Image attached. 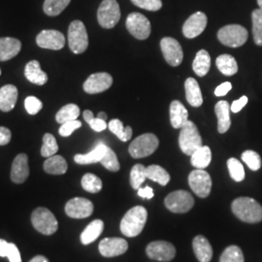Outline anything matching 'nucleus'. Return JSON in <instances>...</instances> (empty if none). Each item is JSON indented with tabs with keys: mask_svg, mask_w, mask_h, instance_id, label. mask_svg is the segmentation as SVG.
<instances>
[{
	"mask_svg": "<svg viewBox=\"0 0 262 262\" xmlns=\"http://www.w3.org/2000/svg\"><path fill=\"white\" fill-rule=\"evenodd\" d=\"M232 212L239 220L248 224H256L262 221V206L253 198H236L231 205Z\"/></svg>",
	"mask_w": 262,
	"mask_h": 262,
	"instance_id": "obj_1",
	"label": "nucleus"
},
{
	"mask_svg": "<svg viewBox=\"0 0 262 262\" xmlns=\"http://www.w3.org/2000/svg\"><path fill=\"white\" fill-rule=\"evenodd\" d=\"M148 212L143 206H135L127 211L121 222V232L125 237H136L143 231L147 223Z\"/></svg>",
	"mask_w": 262,
	"mask_h": 262,
	"instance_id": "obj_2",
	"label": "nucleus"
},
{
	"mask_svg": "<svg viewBox=\"0 0 262 262\" xmlns=\"http://www.w3.org/2000/svg\"><path fill=\"white\" fill-rule=\"evenodd\" d=\"M179 145L182 151L190 157L195 150L203 146L201 135L193 122L187 121V123L181 128L179 135Z\"/></svg>",
	"mask_w": 262,
	"mask_h": 262,
	"instance_id": "obj_3",
	"label": "nucleus"
},
{
	"mask_svg": "<svg viewBox=\"0 0 262 262\" xmlns=\"http://www.w3.org/2000/svg\"><path fill=\"white\" fill-rule=\"evenodd\" d=\"M159 145V138L155 134L145 133L131 142L128 151L133 159H143L152 155Z\"/></svg>",
	"mask_w": 262,
	"mask_h": 262,
	"instance_id": "obj_4",
	"label": "nucleus"
},
{
	"mask_svg": "<svg viewBox=\"0 0 262 262\" xmlns=\"http://www.w3.org/2000/svg\"><path fill=\"white\" fill-rule=\"evenodd\" d=\"M31 223L38 232L44 235L56 233L58 223L54 214L47 208H36L31 215Z\"/></svg>",
	"mask_w": 262,
	"mask_h": 262,
	"instance_id": "obj_5",
	"label": "nucleus"
},
{
	"mask_svg": "<svg viewBox=\"0 0 262 262\" xmlns=\"http://www.w3.org/2000/svg\"><path fill=\"white\" fill-rule=\"evenodd\" d=\"M68 44L74 54H83L89 47V36L84 23L73 20L68 28Z\"/></svg>",
	"mask_w": 262,
	"mask_h": 262,
	"instance_id": "obj_6",
	"label": "nucleus"
},
{
	"mask_svg": "<svg viewBox=\"0 0 262 262\" xmlns=\"http://www.w3.org/2000/svg\"><path fill=\"white\" fill-rule=\"evenodd\" d=\"M248 30L239 25H228L221 28L217 32V38L225 46L238 48L243 46L248 40Z\"/></svg>",
	"mask_w": 262,
	"mask_h": 262,
	"instance_id": "obj_7",
	"label": "nucleus"
},
{
	"mask_svg": "<svg viewBox=\"0 0 262 262\" xmlns=\"http://www.w3.org/2000/svg\"><path fill=\"white\" fill-rule=\"evenodd\" d=\"M121 19V9L117 0H103L97 11V19L103 28H113Z\"/></svg>",
	"mask_w": 262,
	"mask_h": 262,
	"instance_id": "obj_8",
	"label": "nucleus"
},
{
	"mask_svg": "<svg viewBox=\"0 0 262 262\" xmlns=\"http://www.w3.org/2000/svg\"><path fill=\"white\" fill-rule=\"evenodd\" d=\"M164 204L169 211L177 214H184L192 209L194 205V199L186 190H176L166 196Z\"/></svg>",
	"mask_w": 262,
	"mask_h": 262,
	"instance_id": "obj_9",
	"label": "nucleus"
},
{
	"mask_svg": "<svg viewBox=\"0 0 262 262\" xmlns=\"http://www.w3.org/2000/svg\"><path fill=\"white\" fill-rule=\"evenodd\" d=\"M188 185L197 196L206 198L212 189V179L204 169H195L188 176Z\"/></svg>",
	"mask_w": 262,
	"mask_h": 262,
	"instance_id": "obj_10",
	"label": "nucleus"
},
{
	"mask_svg": "<svg viewBox=\"0 0 262 262\" xmlns=\"http://www.w3.org/2000/svg\"><path fill=\"white\" fill-rule=\"evenodd\" d=\"M126 28L133 37L145 40L150 36V23L140 13H131L126 19Z\"/></svg>",
	"mask_w": 262,
	"mask_h": 262,
	"instance_id": "obj_11",
	"label": "nucleus"
},
{
	"mask_svg": "<svg viewBox=\"0 0 262 262\" xmlns=\"http://www.w3.org/2000/svg\"><path fill=\"white\" fill-rule=\"evenodd\" d=\"M160 49L166 62L169 66H179L184 58L183 49L176 39L164 37L160 41Z\"/></svg>",
	"mask_w": 262,
	"mask_h": 262,
	"instance_id": "obj_12",
	"label": "nucleus"
},
{
	"mask_svg": "<svg viewBox=\"0 0 262 262\" xmlns=\"http://www.w3.org/2000/svg\"><path fill=\"white\" fill-rule=\"evenodd\" d=\"M146 253L150 259L167 262L175 257L176 249L172 244L166 241H155L147 246Z\"/></svg>",
	"mask_w": 262,
	"mask_h": 262,
	"instance_id": "obj_13",
	"label": "nucleus"
},
{
	"mask_svg": "<svg viewBox=\"0 0 262 262\" xmlns=\"http://www.w3.org/2000/svg\"><path fill=\"white\" fill-rule=\"evenodd\" d=\"M66 213L72 219L89 217L94 213V204L86 198L75 197L66 203Z\"/></svg>",
	"mask_w": 262,
	"mask_h": 262,
	"instance_id": "obj_14",
	"label": "nucleus"
},
{
	"mask_svg": "<svg viewBox=\"0 0 262 262\" xmlns=\"http://www.w3.org/2000/svg\"><path fill=\"white\" fill-rule=\"evenodd\" d=\"M36 43L40 48L58 51L64 47L66 37L61 32L57 30L45 29L38 34Z\"/></svg>",
	"mask_w": 262,
	"mask_h": 262,
	"instance_id": "obj_15",
	"label": "nucleus"
},
{
	"mask_svg": "<svg viewBox=\"0 0 262 262\" xmlns=\"http://www.w3.org/2000/svg\"><path fill=\"white\" fill-rule=\"evenodd\" d=\"M112 84L113 78L110 74L106 72L94 73L84 82V91L86 94H100L110 89Z\"/></svg>",
	"mask_w": 262,
	"mask_h": 262,
	"instance_id": "obj_16",
	"label": "nucleus"
},
{
	"mask_svg": "<svg viewBox=\"0 0 262 262\" xmlns=\"http://www.w3.org/2000/svg\"><path fill=\"white\" fill-rule=\"evenodd\" d=\"M207 16L202 12H196L192 14L183 26V33L187 38L199 36L207 27Z\"/></svg>",
	"mask_w": 262,
	"mask_h": 262,
	"instance_id": "obj_17",
	"label": "nucleus"
},
{
	"mask_svg": "<svg viewBox=\"0 0 262 262\" xmlns=\"http://www.w3.org/2000/svg\"><path fill=\"white\" fill-rule=\"evenodd\" d=\"M99 253L105 257H115L123 254L128 249V243L125 239L114 237L105 238L99 243Z\"/></svg>",
	"mask_w": 262,
	"mask_h": 262,
	"instance_id": "obj_18",
	"label": "nucleus"
},
{
	"mask_svg": "<svg viewBox=\"0 0 262 262\" xmlns=\"http://www.w3.org/2000/svg\"><path fill=\"white\" fill-rule=\"evenodd\" d=\"M29 175L28 167V158L26 154L18 155L13 163L11 168V180L15 184H23L27 181Z\"/></svg>",
	"mask_w": 262,
	"mask_h": 262,
	"instance_id": "obj_19",
	"label": "nucleus"
},
{
	"mask_svg": "<svg viewBox=\"0 0 262 262\" xmlns=\"http://www.w3.org/2000/svg\"><path fill=\"white\" fill-rule=\"evenodd\" d=\"M18 99V89L13 84H6L0 89V110L10 112L14 109Z\"/></svg>",
	"mask_w": 262,
	"mask_h": 262,
	"instance_id": "obj_20",
	"label": "nucleus"
},
{
	"mask_svg": "<svg viewBox=\"0 0 262 262\" xmlns=\"http://www.w3.org/2000/svg\"><path fill=\"white\" fill-rule=\"evenodd\" d=\"M215 112L217 118V130L222 134L225 133L231 126L230 105L225 100H221L215 104Z\"/></svg>",
	"mask_w": 262,
	"mask_h": 262,
	"instance_id": "obj_21",
	"label": "nucleus"
},
{
	"mask_svg": "<svg viewBox=\"0 0 262 262\" xmlns=\"http://www.w3.org/2000/svg\"><path fill=\"white\" fill-rule=\"evenodd\" d=\"M21 49L20 41L12 37L0 38V61H6L15 57Z\"/></svg>",
	"mask_w": 262,
	"mask_h": 262,
	"instance_id": "obj_22",
	"label": "nucleus"
},
{
	"mask_svg": "<svg viewBox=\"0 0 262 262\" xmlns=\"http://www.w3.org/2000/svg\"><path fill=\"white\" fill-rule=\"evenodd\" d=\"M188 121V112L186 107L179 100L170 104V122L174 128H182Z\"/></svg>",
	"mask_w": 262,
	"mask_h": 262,
	"instance_id": "obj_23",
	"label": "nucleus"
},
{
	"mask_svg": "<svg viewBox=\"0 0 262 262\" xmlns=\"http://www.w3.org/2000/svg\"><path fill=\"white\" fill-rule=\"evenodd\" d=\"M193 252L199 262H210L213 257V249L210 242L202 235H198L192 242Z\"/></svg>",
	"mask_w": 262,
	"mask_h": 262,
	"instance_id": "obj_24",
	"label": "nucleus"
},
{
	"mask_svg": "<svg viewBox=\"0 0 262 262\" xmlns=\"http://www.w3.org/2000/svg\"><path fill=\"white\" fill-rule=\"evenodd\" d=\"M25 76L32 84L43 85L47 83V74L41 69L38 60H31L28 62L25 68Z\"/></svg>",
	"mask_w": 262,
	"mask_h": 262,
	"instance_id": "obj_25",
	"label": "nucleus"
},
{
	"mask_svg": "<svg viewBox=\"0 0 262 262\" xmlns=\"http://www.w3.org/2000/svg\"><path fill=\"white\" fill-rule=\"evenodd\" d=\"M186 97L187 102L192 107H199L203 103V97L200 86L196 80L193 78H187L185 82Z\"/></svg>",
	"mask_w": 262,
	"mask_h": 262,
	"instance_id": "obj_26",
	"label": "nucleus"
},
{
	"mask_svg": "<svg viewBox=\"0 0 262 262\" xmlns=\"http://www.w3.org/2000/svg\"><path fill=\"white\" fill-rule=\"evenodd\" d=\"M107 150V146L103 143H99L96 145V147L94 150L90 151L89 154L85 155H76L74 157V160L76 163L78 164H92V163H96V162H100V160L106 152Z\"/></svg>",
	"mask_w": 262,
	"mask_h": 262,
	"instance_id": "obj_27",
	"label": "nucleus"
},
{
	"mask_svg": "<svg viewBox=\"0 0 262 262\" xmlns=\"http://www.w3.org/2000/svg\"><path fill=\"white\" fill-rule=\"evenodd\" d=\"M103 229V222L101 220H95L84 228V231L81 234V242L83 245L93 243L102 234Z\"/></svg>",
	"mask_w": 262,
	"mask_h": 262,
	"instance_id": "obj_28",
	"label": "nucleus"
},
{
	"mask_svg": "<svg viewBox=\"0 0 262 262\" xmlns=\"http://www.w3.org/2000/svg\"><path fill=\"white\" fill-rule=\"evenodd\" d=\"M68 168L66 159L61 156H53L48 158L44 162V170L51 175H62L66 173Z\"/></svg>",
	"mask_w": 262,
	"mask_h": 262,
	"instance_id": "obj_29",
	"label": "nucleus"
},
{
	"mask_svg": "<svg viewBox=\"0 0 262 262\" xmlns=\"http://www.w3.org/2000/svg\"><path fill=\"white\" fill-rule=\"evenodd\" d=\"M211 67V57L205 50H200L195 56L192 63V69L199 77H204L208 74Z\"/></svg>",
	"mask_w": 262,
	"mask_h": 262,
	"instance_id": "obj_30",
	"label": "nucleus"
},
{
	"mask_svg": "<svg viewBox=\"0 0 262 262\" xmlns=\"http://www.w3.org/2000/svg\"><path fill=\"white\" fill-rule=\"evenodd\" d=\"M212 160V151L208 146H202L191 155V165L196 169H204L209 166Z\"/></svg>",
	"mask_w": 262,
	"mask_h": 262,
	"instance_id": "obj_31",
	"label": "nucleus"
},
{
	"mask_svg": "<svg viewBox=\"0 0 262 262\" xmlns=\"http://www.w3.org/2000/svg\"><path fill=\"white\" fill-rule=\"evenodd\" d=\"M217 69L225 76H232L238 71V64L234 57L230 55H222L215 60Z\"/></svg>",
	"mask_w": 262,
	"mask_h": 262,
	"instance_id": "obj_32",
	"label": "nucleus"
},
{
	"mask_svg": "<svg viewBox=\"0 0 262 262\" xmlns=\"http://www.w3.org/2000/svg\"><path fill=\"white\" fill-rule=\"evenodd\" d=\"M147 178L154 182L159 183L161 186H166L170 181V175L168 172L159 165H150L146 167Z\"/></svg>",
	"mask_w": 262,
	"mask_h": 262,
	"instance_id": "obj_33",
	"label": "nucleus"
},
{
	"mask_svg": "<svg viewBox=\"0 0 262 262\" xmlns=\"http://www.w3.org/2000/svg\"><path fill=\"white\" fill-rule=\"evenodd\" d=\"M80 116V108L76 104H67L56 113V121L62 124L69 121H75Z\"/></svg>",
	"mask_w": 262,
	"mask_h": 262,
	"instance_id": "obj_34",
	"label": "nucleus"
},
{
	"mask_svg": "<svg viewBox=\"0 0 262 262\" xmlns=\"http://www.w3.org/2000/svg\"><path fill=\"white\" fill-rule=\"evenodd\" d=\"M108 127L110 131L114 133L120 140L122 142H127L130 140L132 137V128L131 126L124 127L122 124V121L119 119H114L108 123Z\"/></svg>",
	"mask_w": 262,
	"mask_h": 262,
	"instance_id": "obj_35",
	"label": "nucleus"
},
{
	"mask_svg": "<svg viewBox=\"0 0 262 262\" xmlns=\"http://www.w3.org/2000/svg\"><path fill=\"white\" fill-rule=\"evenodd\" d=\"M71 0H45L43 10L50 17L58 16L69 5Z\"/></svg>",
	"mask_w": 262,
	"mask_h": 262,
	"instance_id": "obj_36",
	"label": "nucleus"
},
{
	"mask_svg": "<svg viewBox=\"0 0 262 262\" xmlns=\"http://www.w3.org/2000/svg\"><path fill=\"white\" fill-rule=\"evenodd\" d=\"M82 187L85 191L91 192V193H97L102 189V181L100 178H98L96 175L88 173L84 175L82 178Z\"/></svg>",
	"mask_w": 262,
	"mask_h": 262,
	"instance_id": "obj_37",
	"label": "nucleus"
},
{
	"mask_svg": "<svg viewBox=\"0 0 262 262\" xmlns=\"http://www.w3.org/2000/svg\"><path fill=\"white\" fill-rule=\"evenodd\" d=\"M58 150V145L53 134L46 133L43 136V145L41 148V156L44 158H51L55 156Z\"/></svg>",
	"mask_w": 262,
	"mask_h": 262,
	"instance_id": "obj_38",
	"label": "nucleus"
},
{
	"mask_svg": "<svg viewBox=\"0 0 262 262\" xmlns=\"http://www.w3.org/2000/svg\"><path fill=\"white\" fill-rule=\"evenodd\" d=\"M147 179L146 167L143 164H135L130 172V185L134 189H139Z\"/></svg>",
	"mask_w": 262,
	"mask_h": 262,
	"instance_id": "obj_39",
	"label": "nucleus"
},
{
	"mask_svg": "<svg viewBox=\"0 0 262 262\" xmlns=\"http://www.w3.org/2000/svg\"><path fill=\"white\" fill-rule=\"evenodd\" d=\"M252 19H253V35L254 43L257 46H262L261 10H253V14H252Z\"/></svg>",
	"mask_w": 262,
	"mask_h": 262,
	"instance_id": "obj_40",
	"label": "nucleus"
},
{
	"mask_svg": "<svg viewBox=\"0 0 262 262\" xmlns=\"http://www.w3.org/2000/svg\"><path fill=\"white\" fill-rule=\"evenodd\" d=\"M220 262H244L243 252L238 246H229L222 253Z\"/></svg>",
	"mask_w": 262,
	"mask_h": 262,
	"instance_id": "obj_41",
	"label": "nucleus"
},
{
	"mask_svg": "<svg viewBox=\"0 0 262 262\" xmlns=\"http://www.w3.org/2000/svg\"><path fill=\"white\" fill-rule=\"evenodd\" d=\"M100 163L103 165L105 168L108 169L109 171H112V172H118L121 168L120 162L118 160L115 151L109 147H107L106 152H105L102 159L100 160Z\"/></svg>",
	"mask_w": 262,
	"mask_h": 262,
	"instance_id": "obj_42",
	"label": "nucleus"
},
{
	"mask_svg": "<svg viewBox=\"0 0 262 262\" xmlns=\"http://www.w3.org/2000/svg\"><path fill=\"white\" fill-rule=\"evenodd\" d=\"M227 167L230 174V177L235 182H242L245 179V170L242 163L238 159L231 158L227 161Z\"/></svg>",
	"mask_w": 262,
	"mask_h": 262,
	"instance_id": "obj_43",
	"label": "nucleus"
},
{
	"mask_svg": "<svg viewBox=\"0 0 262 262\" xmlns=\"http://www.w3.org/2000/svg\"><path fill=\"white\" fill-rule=\"evenodd\" d=\"M242 160L253 171H257L261 167V159L256 151L250 150L244 151L242 154Z\"/></svg>",
	"mask_w": 262,
	"mask_h": 262,
	"instance_id": "obj_44",
	"label": "nucleus"
},
{
	"mask_svg": "<svg viewBox=\"0 0 262 262\" xmlns=\"http://www.w3.org/2000/svg\"><path fill=\"white\" fill-rule=\"evenodd\" d=\"M131 2L142 9L159 11L162 7L161 0H131Z\"/></svg>",
	"mask_w": 262,
	"mask_h": 262,
	"instance_id": "obj_45",
	"label": "nucleus"
},
{
	"mask_svg": "<svg viewBox=\"0 0 262 262\" xmlns=\"http://www.w3.org/2000/svg\"><path fill=\"white\" fill-rule=\"evenodd\" d=\"M25 107L29 115H36L43 107L41 100L35 96H28L25 100Z\"/></svg>",
	"mask_w": 262,
	"mask_h": 262,
	"instance_id": "obj_46",
	"label": "nucleus"
},
{
	"mask_svg": "<svg viewBox=\"0 0 262 262\" xmlns=\"http://www.w3.org/2000/svg\"><path fill=\"white\" fill-rule=\"evenodd\" d=\"M82 126V122L80 121H69V122H64L61 124L60 128H59V134L63 137H68L70 136L74 131L77 130L78 128H80Z\"/></svg>",
	"mask_w": 262,
	"mask_h": 262,
	"instance_id": "obj_47",
	"label": "nucleus"
},
{
	"mask_svg": "<svg viewBox=\"0 0 262 262\" xmlns=\"http://www.w3.org/2000/svg\"><path fill=\"white\" fill-rule=\"evenodd\" d=\"M7 257H8L10 262H21L19 249L17 248V246L15 244L10 243Z\"/></svg>",
	"mask_w": 262,
	"mask_h": 262,
	"instance_id": "obj_48",
	"label": "nucleus"
},
{
	"mask_svg": "<svg viewBox=\"0 0 262 262\" xmlns=\"http://www.w3.org/2000/svg\"><path fill=\"white\" fill-rule=\"evenodd\" d=\"M89 124L96 132H101L108 127V124L106 123V121L100 120L98 118H94L91 122H89Z\"/></svg>",
	"mask_w": 262,
	"mask_h": 262,
	"instance_id": "obj_49",
	"label": "nucleus"
},
{
	"mask_svg": "<svg viewBox=\"0 0 262 262\" xmlns=\"http://www.w3.org/2000/svg\"><path fill=\"white\" fill-rule=\"evenodd\" d=\"M12 138L11 131L4 126H0V146H4L9 144Z\"/></svg>",
	"mask_w": 262,
	"mask_h": 262,
	"instance_id": "obj_50",
	"label": "nucleus"
},
{
	"mask_svg": "<svg viewBox=\"0 0 262 262\" xmlns=\"http://www.w3.org/2000/svg\"><path fill=\"white\" fill-rule=\"evenodd\" d=\"M247 103H248V97L242 96L238 100H235L232 105H230V110L232 113L240 112Z\"/></svg>",
	"mask_w": 262,
	"mask_h": 262,
	"instance_id": "obj_51",
	"label": "nucleus"
},
{
	"mask_svg": "<svg viewBox=\"0 0 262 262\" xmlns=\"http://www.w3.org/2000/svg\"><path fill=\"white\" fill-rule=\"evenodd\" d=\"M231 89H232V84L229 82H225L215 89V96H225L230 92Z\"/></svg>",
	"mask_w": 262,
	"mask_h": 262,
	"instance_id": "obj_52",
	"label": "nucleus"
},
{
	"mask_svg": "<svg viewBox=\"0 0 262 262\" xmlns=\"http://www.w3.org/2000/svg\"><path fill=\"white\" fill-rule=\"evenodd\" d=\"M138 195L142 198H146V199H150L154 197V190L150 187H140L138 189Z\"/></svg>",
	"mask_w": 262,
	"mask_h": 262,
	"instance_id": "obj_53",
	"label": "nucleus"
},
{
	"mask_svg": "<svg viewBox=\"0 0 262 262\" xmlns=\"http://www.w3.org/2000/svg\"><path fill=\"white\" fill-rule=\"evenodd\" d=\"M9 247V242H7V241H5L3 239H0V256H2V257L7 256Z\"/></svg>",
	"mask_w": 262,
	"mask_h": 262,
	"instance_id": "obj_54",
	"label": "nucleus"
},
{
	"mask_svg": "<svg viewBox=\"0 0 262 262\" xmlns=\"http://www.w3.org/2000/svg\"><path fill=\"white\" fill-rule=\"evenodd\" d=\"M83 117H84V121L89 123L94 118V113L90 111V110H85L83 113Z\"/></svg>",
	"mask_w": 262,
	"mask_h": 262,
	"instance_id": "obj_55",
	"label": "nucleus"
},
{
	"mask_svg": "<svg viewBox=\"0 0 262 262\" xmlns=\"http://www.w3.org/2000/svg\"><path fill=\"white\" fill-rule=\"evenodd\" d=\"M29 262H50L47 257L43 256V255H37V256H34L31 260Z\"/></svg>",
	"mask_w": 262,
	"mask_h": 262,
	"instance_id": "obj_56",
	"label": "nucleus"
},
{
	"mask_svg": "<svg viewBox=\"0 0 262 262\" xmlns=\"http://www.w3.org/2000/svg\"><path fill=\"white\" fill-rule=\"evenodd\" d=\"M96 118H98V119H100V120H103V121H106V120H107V115H106V113L104 112L98 113V115H97Z\"/></svg>",
	"mask_w": 262,
	"mask_h": 262,
	"instance_id": "obj_57",
	"label": "nucleus"
},
{
	"mask_svg": "<svg viewBox=\"0 0 262 262\" xmlns=\"http://www.w3.org/2000/svg\"><path fill=\"white\" fill-rule=\"evenodd\" d=\"M257 4L259 6V9L262 11V0H257Z\"/></svg>",
	"mask_w": 262,
	"mask_h": 262,
	"instance_id": "obj_58",
	"label": "nucleus"
},
{
	"mask_svg": "<svg viewBox=\"0 0 262 262\" xmlns=\"http://www.w3.org/2000/svg\"><path fill=\"white\" fill-rule=\"evenodd\" d=\"M0 75H1V69H0Z\"/></svg>",
	"mask_w": 262,
	"mask_h": 262,
	"instance_id": "obj_59",
	"label": "nucleus"
}]
</instances>
